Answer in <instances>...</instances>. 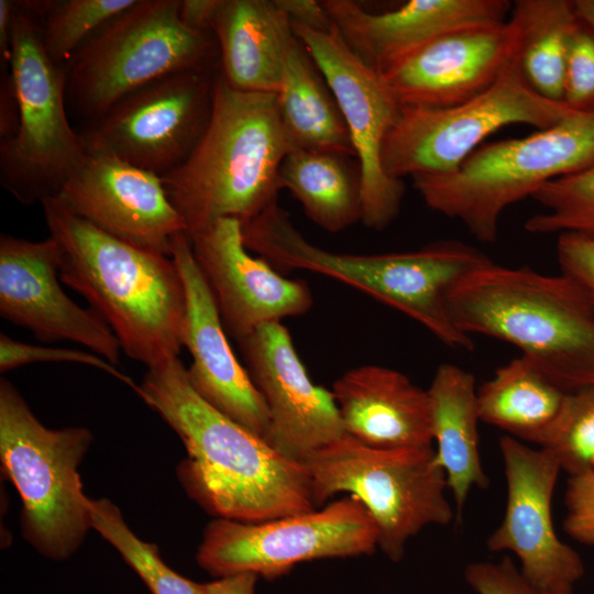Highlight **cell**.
<instances>
[{
    "label": "cell",
    "mask_w": 594,
    "mask_h": 594,
    "mask_svg": "<svg viewBox=\"0 0 594 594\" xmlns=\"http://www.w3.org/2000/svg\"><path fill=\"white\" fill-rule=\"evenodd\" d=\"M136 394L182 440L178 480L216 518L261 522L316 508L304 464L206 402L179 358L147 369Z\"/></svg>",
    "instance_id": "cell-1"
},
{
    "label": "cell",
    "mask_w": 594,
    "mask_h": 594,
    "mask_svg": "<svg viewBox=\"0 0 594 594\" xmlns=\"http://www.w3.org/2000/svg\"><path fill=\"white\" fill-rule=\"evenodd\" d=\"M59 246V277L111 328L121 350L147 369L179 358L187 299L172 256L117 239L72 212L57 197L42 202Z\"/></svg>",
    "instance_id": "cell-2"
},
{
    "label": "cell",
    "mask_w": 594,
    "mask_h": 594,
    "mask_svg": "<svg viewBox=\"0 0 594 594\" xmlns=\"http://www.w3.org/2000/svg\"><path fill=\"white\" fill-rule=\"evenodd\" d=\"M453 326L514 344L566 392L594 383V311L576 284L493 261L458 279L446 297Z\"/></svg>",
    "instance_id": "cell-3"
},
{
    "label": "cell",
    "mask_w": 594,
    "mask_h": 594,
    "mask_svg": "<svg viewBox=\"0 0 594 594\" xmlns=\"http://www.w3.org/2000/svg\"><path fill=\"white\" fill-rule=\"evenodd\" d=\"M276 94L231 88L218 72L207 128L189 157L161 176L189 238L224 218L245 223L277 202L290 150Z\"/></svg>",
    "instance_id": "cell-4"
},
{
    "label": "cell",
    "mask_w": 594,
    "mask_h": 594,
    "mask_svg": "<svg viewBox=\"0 0 594 594\" xmlns=\"http://www.w3.org/2000/svg\"><path fill=\"white\" fill-rule=\"evenodd\" d=\"M242 235L248 250L272 266L342 282L413 318L444 344L466 351L474 348L472 338L453 326L446 306L452 285L491 261L473 246L439 241L408 252L336 253L304 238L277 202L243 223Z\"/></svg>",
    "instance_id": "cell-5"
},
{
    "label": "cell",
    "mask_w": 594,
    "mask_h": 594,
    "mask_svg": "<svg viewBox=\"0 0 594 594\" xmlns=\"http://www.w3.org/2000/svg\"><path fill=\"white\" fill-rule=\"evenodd\" d=\"M593 162L594 112L573 111L548 129L482 145L450 173L411 178L430 209L493 243L509 206Z\"/></svg>",
    "instance_id": "cell-6"
},
{
    "label": "cell",
    "mask_w": 594,
    "mask_h": 594,
    "mask_svg": "<svg viewBox=\"0 0 594 594\" xmlns=\"http://www.w3.org/2000/svg\"><path fill=\"white\" fill-rule=\"evenodd\" d=\"M94 441L85 427L44 426L7 378L0 380V460L21 499L23 538L42 556L69 559L91 529L78 468Z\"/></svg>",
    "instance_id": "cell-7"
},
{
    "label": "cell",
    "mask_w": 594,
    "mask_h": 594,
    "mask_svg": "<svg viewBox=\"0 0 594 594\" xmlns=\"http://www.w3.org/2000/svg\"><path fill=\"white\" fill-rule=\"evenodd\" d=\"M315 506L338 493L356 497L378 530V548L399 562L408 540L429 525H447L453 510L444 471L432 447L376 449L343 435L302 462Z\"/></svg>",
    "instance_id": "cell-8"
},
{
    "label": "cell",
    "mask_w": 594,
    "mask_h": 594,
    "mask_svg": "<svg viewBox=\"0 0 594 594\" xmlns=\"http://www.w3.org/2000/svg\"><path fill=\"white\" fill-rule=\"evenodd\" d=\"M178 10L179 0H138L94 33L65 70L76 109L95 120L162 77L213 68L215 37L188 29Z\"/></svg>",
    "instance_id": "cell-9"
},
{
    "label": "cell",
    "mask_w": 594,
    "mask_h": 594,
    "mask_svg": "<svg viewBox=\"0 0 594 594\" xmlns=\"http://www.w3.org/2000/svg\"><path fill=\"white\" fill-rule=\"evenodd\" d=\"M10 74L19 119L14 135L0 142V182L25 205L57 197L87 152L65 108L66 73L46 54L37 16L15 1Z\"/></svg>",
    "instance_id": "cell-10"
},
{
    "label": "cell",
    "mask_w": 594,
    "mask_h": 594,
    "mask_svg": "<svg viewBox=\"0 0 594 594\" xmlns=\"http://www.w3.org/2000/svg\"><path fill=\"white\" fill-rule=\"evenodd\" d=\"M572 112L531 89L512 61L493 85L466 101L444 108L402 107L382 146V168L398 180L450 173L504 127L544 130Z\"/></svg>",
    "instance_id": "cell-11"
},
{
    "label": "cell",
    "mask_w": 594,
    "mask_h": 594,
    "mask_svg": "<svg viewBox=\"0 0 594 594\" xmlns=\"http://www.w3.org/2000/svg\"><path fill=\"white\" fill-rule=\"evenodd\" d=\"M376 548L373 517L348 495L321 509L261 522L215 518L205 528L196 560L215 578L253 573L273 580L301 562L371 554Z\"/></svg>",
    "instance_id": "cell-12"
},
{
    "label": "cell",
    "mask_w": 594,
    "mask_h": 594,
    "mask_svg": "<svg viewBox=\"0 0 594 594\" xmlns=\"http://www.w3.org/2000/svg\"><path fill=\"white\" fill-rule=\"evenodd\" d=\"M218 72H178L129 94L80 134L86 152L163 176L180 166L210 119Z\"/></svg>",
    "instance_id": "cell-13"
},
{
    "label": "cell",
    "mask_w": 594,
    "mask_h": 594,
    "mask_svg": "<svg viewBox=\"0 0 594 594\" xmlns=\"http://www.w3.org/2000/svg\"><path fill=\"white\" fill-rule=\"evenodd\" d=\"M292 26L323 75L346 124L361 172L362 222L383 230L398 216L405 194L404 182L388 177L381 161L384 140L402 107L334 26L329 31Z\"/></svg>",
    "instance_id": "cell-14"
},
{
    "label": "cell",
    "mask_w": 594,
    "mask_h": 594,
    "mask_svg": "<svg viewBox=\"0 0 594 594\" xmlns=\"http://www.w3.org/2000/svg\"><path fill=\"white\" fill-rule=\"evenodd\" d=\"M507 498L504 517L488 537L493 552L510 551L521 574L549 591H573L584 574L579 553L554 530L551 502L561 471L553 454L532 449L510 436L499 439Z\"/></svg>",
    "instance_id": "cell-15"
},
{
    "label": "cell",
    "mask_w": 594,
    "mask_h": 594,
    "mask_svg": "<svg viewBox=\"0 0 594 594\" xmlns=\"http://www.w3.org/2000/svg\"><path fill=\"white\" fill-rule=\"evenodd\" d=\"M59 246L53 238L30 241L0 235V316L38 341H69L120 363V343L107 322L82 308L59 282Z\"/></svg>",
    "instance_id": "cell-16"
},
{
    "label": "cell",
    "mask_w": 594,
    "mask_h": 594,
    "mask_svg": "<svg viewBox=\"0 0 594 594\" xmlns=\"http://www.w3.org/2000/svg\"><path fill=\"white\" fill-rule=\"evenodd\" d=\"M189 239L223 328L238 343L264 324L305 315L312 307L306 282L286 278L249 253L239 219H220Z\"/></svg>",
    "instance_id": "cell-17"
},
{
    "label": "cell",
    "mask_w": 594,
    "mask_h": 594,
    "mask_svg": "<svg viewBox=\"0 0 594 594\" xmlns=\"http://www.w3.org/2000/svg\"><path fill=\"white\" fill-rule=\"evenodd\" d=\"M239 346L268 408L267 442L278 453L302 463L345 433L331 391L310 380L284 324H264Z\"/></svg>",
    "instance_id": "cell-18"
},
{
    "label": "cell",
    "mask_w": 594,
    "mask_h": 594,
    "mask_svg": "<svg viewBox=\"0 0 594 594\" xmlns=\"http://www.w3.org/2000/svg\"><path fill=\"white\" fill-rule=\"evenodd\" d=\"M57 198L97 229L168 256L173 239L187 233L162 177L111 155L87 152Z\"/></svg>",
    "instance_id": "cell-19"
},
{
    "label": "cell",
    "mask_w": 594,
    "mask_h": 594,
    "mask_svg": "<svg viewBox=\"0 0 594 594\" xmlns=\"http://www.w3.org/2000/svg\"><path fill=\"white\" fill-rule=\"evenodd\" d=\"M515 31L507 21L447 33L380 77L400 107L444 108L486 90L512 63Z\"/></svg>",
    "instance_id": "cell-20"
},
{
    "label": "cell",
    "mask_w": 594,
    "mask_h": 594,
    "mask_svg": "<svg viewBox=\"0 0 594 594\" xmlns=\"http://www.w3.org/2000/svg\"><path fill=\"white\" fill-rule=\"evenodd\" d=\"M170 256L186 292L185 348L193 359L187 367L193 388L212 407L267 442L271 430L268 408L229 343L210 289L195 262L187 233L173 239Z\"/></svg>",
    "instance_id": "cell-21"
},
{
    "label": "cell",
    "mask_w": 594,
    "mask_h": 594,
    "mask_svg": "<svg viewBox=\"0 0 594 594\" xmlns=\"http://www.w3.org/2000/svg\"><path fill=\"white\" fill-rule=\"evenodd\" d=\"M349 48L381 75L429 42L459 29L507 21L508 0H410L382 13L352 0H322Z\"/></svg>",
    "instance_id": "cell-22"
},
{
    "label": "cell",
    "mask_w": 594,
    "mask_h": 594,
    "mask_svg": "<svg viewBox=\"0 0 594 594\" xmlns=\"http://www.w3.org/2000/svg\"><path fill=\"white\" fill-rule=\"evenodd\" d=\"M331 393L345 435L361 443L376 449L431 447L429 394L402 372L358 366L334 381Z\"/></svg>",
    "instance_id": "cell-23"
},
{
    "label": "cell",
    "mask_w": 594,
    "mask_h": 594,
    "mask_svg": "<svg viewBox=\"0 0 594 594\" xmlns=\"http://www.w3.org/2000/svg\"><path fill=\"white\" fill-rule=\"evenodd\" d=\"M220 76L233 89L277 94L292 22L274 0H220L212 23Z\"/></svg>",
    "instance_id": "cell-24"
},
{
    "label": "cell",
    "mask_w": 594,
    "mask_h": 594,
    "mask_svg": "<svg viewBox=\"0 0 594 594\" xmlns=\"http://www.w3.org/2000/svg\"><path fill=\"white\" fill-rule=\"evenodd\" d=\"M427 392L436 459L444 471L460 519L471 488H486L490 484L479 450L481 420L475 377L457 365L441 364Z\"/></svg>",
    "instance_id": "cell-25"
},
{
    "label": "cell",
    "mask_w": 594,
    "mask_h": 594,
    "mask_svg": "<svg viewBox=\"0 0 594 594\" xmlns=\"http://www.w3.org/2000/svg\"><path fill=\"white\" fill-rule=\"evenodd\" d=\"M276 98L290 147L355 157L337 100L296 35L285 57Z\"/></svg>",
    "instance_id": "cell-26"
},
{
    "label": "cell",
    "mask_w": 594,
    "mask_h": 594,
    "mask_svg": "<svg viewBox=\"0 0 594 594\" xmlns=\"http://www.w3.org/2000/svg\"><path fill=\"white\" fill-rule=\"evenodd\" d=\"M568 394L534 361L520 355L498 367L477 388L480 420L540 447L554 427Z\"/></svg>",
    "instance_id": "cell-27"
},
{
    "label": "cell",
    "mask_w": 594,
    "mask_h": 594,
    "mask_svg": "<svg viewBox=\"0 0 594 594\" xmlns=\"http://www.w3.org/2000/svg\"><path fill=\"white\" fill-rule=\"evenodd\" d=\"M508 22L515 31L513 64L540 96L562 102L573 35L581 24L573 0H515Z\"/></svg>",
    "instance_id": "cell-28"
},
{
    "label": "cell",
    "mask_w": 594,
    "mask_h": 594,
    "mask_svg": "<svg viewBox=\"0 0 594 594\" xmlns=\"http://www.w3.org/2000/svg\"><path fill=\"white\" fill-rule=\"evenodd\" d=\"M351 158L292 147L279 167L280 190L287 189L306 216L331 233L362 221L361 172Z\"/></svg>",
    "instance_id": "cell-29"
},
{
    "label": "cell",
    "mask_w": 594,
    "mask_h": 594,
    "mask_svg": "<svg viewBox=\"0 0 594 594\" xmlns=\"http://www.w3.org/2000/svg\"><path fill=\"white\" fill-rule=\"evenodd\" d=\"M91 528L107 540L133 569L151 594H205L198 583L169 568L155 543L140 539L125 522L118 506L107 498H90Z\"/></svg>",
    "instance_id": "cell-30"
},
{
    "label": "cell",
    "mask_w": 594,
    "mask_h": 594,
    "mask_svg": "<svg viewBox=\"0 0 594 594\" xmlns=\"http://www.w3.org/2000/svg\"><path fill=\"white\" fill-rule=\"evenodd\" d=\"M546 211L534 215L525 229L532 234L594 235V162L544 184L534 196Z\"/></svg>",
    "instance_id": "cell-31"
},
{
    "label": "cell",
    "mask_w": 594,
    "mask_h": 594,
    "mask_svg": "<svg viewBox=\"0 0 594 594\" xmlns=\"http://www.w3.org/2000/svg\"><path fill=\"white\" fill-rule=\"evenodd\" d=\"M136 1L48 0L41 23L46 54L63 66L94 33Z\"/></svg>",
    "instance_id": "cell-32"
},
{
    "label": "cell",
    "mask_w": 594,
    "mask_h": 594,
    "mask_svg": "<svg viewBox=\"0 0 594 594\" xmlns=\"http://www.w3.org/2000/svg\"><path fill=\"white\" fill-rule=\"evenodd\" d=\"M569 476L594 471V385L570 392L551 432L540 446Z\"/></svg>",
    "instance_id": "cell-33"
},
{
    "label": "cell",
    "mask_w": 594,
    "mask_h": 594,
    "mask_svg": "<svg viewBox=\"0 0 594 594\" xmlns=\"http://www.w3.org/2000/svg\"><path fill=\"white\" fill-rule=\"evenodd\" d=\"M37 362H72L89 365L120 380L135 393L139 391V385L130 376L94 352L30 344L12 339L3 332L0 333L1 373Z\"/></svg>",
    "instance_id": "cell-34"
},
{
    "label": "cell",
    "mask_w": 594,
    "mask_h": 594,
    "mask_svg": "<svg viewBox=\"0 0 594 594\" xmlns=\"http://www.w3.org/2000/svg\"><path fill=\"white\" fill-rule=\"evenodd\" d=\"M562 102L575 112H594V32L582 21L568 55Z\"/></svg>",
    "instance_id": "cell-35"
},
{
    "label": "cell",
    "mask_w": 594,
    "mask_h": 594,
    "mask_svg": "<svg viewBox=\"0 0 594 594\" xmlns=\"http://www.w3.org/2000/svg\"><path fill=\"white\" fill-rule=\"evenodd\" d=\"M464 579L476 594H573V591H549L534 585L507 556L498 562L470 563Z\"/></svg>",
    "instance_id": "cell-36"
},
{
    "label": "cell",
    "mask_w": 594,
    "mask_h": 594,
    "mask_svg": "<svg viewBox=\"0 0 594 594\" xmlns=\"http://www.w3.org/2000/svg\"><path fill=\"white\" fill-rule=\"evenodd\" d=\"M564 503V531L583 544L594 546V471L569 476Z\"/></svg>",
    "instance_id": "cell-37"
},
{
    "label": "cell",
    "mask_w": 594,
    "mask_h": 594,
    "mask_svg": "<svg viewBox=\"0 0 594 594\" xmlns=\"http://www.w3.org/2000/svg\"><path fill=\"white\" fill-rule=\"evenodd\" d=\"M557 256L561 274L573 280L594 311V235H558Z\"/></svg>",
    "instance_id": "cell-38"
},
{
    "label": "cell",
    "mask_w": 594,
    "mask_h": 594,
    "mask_svg": "<svg viewBox=\"0 0 594 594\" xmlns=\"http://www.w3.org/2000/svg\"><path fill=\"white\" fill-rule=\"evenodd\" d=\"M293 24L311 30L329 31L333 24L321 1L316 0H274Z\"/></svg>",
    "instance_id": "cell-39"
},
{
    "label": "cell",
    "mask_w": 594,
    "mask_h": 594,
    "mask_svg": "<svg viewBox=\"0 0 594 594\" xmlns=\"http://www.w3.org/2000/svg\"><path fill=\"white\" fill-rule=\"evenodd\" d=\"M220 0H180L179 18L190 30L212 35V23Z\"/></svg>",
    "instance_id": "cell-40"
},
{
    "label": "cell",
    "mask_w": 594,
    "mask_h": 594,
    "mask_svg": "<svg viewBox=\"0 0 594 594\" xmlns=\"http://www.w3.org/2000/svg\"><path fill=\"white\" fill-rule=\"evenodd\" d=\"M18 101L11 74L1 77L0 85V138L1 142L11 139L18 129Z\"/></svg>",
    "instance_id": "cell-41"
},
{
    "label": "cell",
    "mask_w": 594,
    "mask_h": 594,
    "mask_svg": "<svg viewBox=\"0 0 594 594\" xmlns=\"http://www.w3.org/2000/svg\"><path fill=\"white\" fill-rule=\"evenodd\" d=\"M258 576L253 573H241L217 578L206 583L205 594H255Z\"/></svg>",
    "instance_id": "cell-42"
},
{
    "label": "cell",
    "mask_w": 594,
    "mask_h": 594,
    "mask_svg": "<svg viewBox=\"0 0 594 594\" xmlns=\"http://www.w3.org/2000/svg\"><path fill=\"white\" fill-rule=\"evenodd\" d=\"M15 1L0 0V56L1 61L11 59L12 26Z\"/></svg>",
    "instance_id": "cell-43"
},
{
    "label": "cell",
    "mask_w": 594,
    "mask_h": 594,
    "mask_svg": "<svg viewBox=\"0 0 594 594\" xmlns=\"http://www.w3.org/2000/svg\"><path fill=\"white\" fill-rule=\"evenodd\" d=\"M578 16L594 32V0H573Z\"/></svg>",
    "instance_id": "cell-44"
},
{
    "label": "cell",
    "mask_w": 594,
    "mask_h": 594,
    "mask_svg": "<svg viewBox=\"0 0 594 594\" xmlns=\"http://www.w3.org/2000/svg\"><path fill=\"white\" fill-rule=\"evenodd\" d=\"M593 385H594V383H593Z\"/></svg>",
    "instance_id": "cell-45"
}]
</instances>
